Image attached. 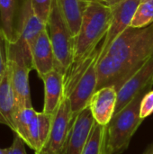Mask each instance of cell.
Wrapping results in <instances>:
<instances>
[{
  "mask_svg": "<svg viewBox=\"0 0 153 154\" xmlns=\"http://www.w3.org/2000/svg\"><path fill=\"white\" fill-rule=\"evenodd\" d=\"M153 23L143 28L129 27L110 47L100 53L97 89L114 87L117 91L152 55Z\"/></svg>",
  "mask_w": 153,
  "mask_h": 154,
  "instance_id": "cell-1",
  "label": "cell"
},
{
  "mask_svg": "<svg viewBox=\"0 0 153 154\" xmlns=\"http://www.w3.org/2000/svg\"><path fill=\"white\" fill-rule=\"evenodd\" d=\"M100 46L84 58L73 61L64 76V96L70 102L73 117L88 106L97 88V60Z\"/></svg>",
  "mask_w": 153,
  "mask_h": 154,
  "instance_id": "cell-2",
  "label": "cell"
},
{
  "mask_svg": "<svg viewBox=\"0 0 153 154\" xmlns=\"http://www.w3.org/2000/svg\"><path fill=\"white\" fill-rule=\"evenodd\" d=\"M152 86L151 84L144 88L127 106L115 114L106 126L103 154H121L128 148L133 134L143 122L140 117L142 99Z\"/></svg>",
  "mask_w": 153,
  "mask_h": 154,
  "instance_id": "cell-3",
  "label": "cell"
},
{
  "mask_svg": "<svg viewBox=\"0 0 153 154\" xmlns=\"http://www.w3.org/2000/svg\"><path fill=\"white\" fill-rule=\"evenodd\" d=\"M112 19V8L102 0H92L82 16L80 27L75 37L74 60H78L99 46L105 39Z\"/></svg>",
  "mask_w": 153,
  "mask_h": 154,
  "instance_id": "cell-4",
  "label": "cell"
},
{
  "mask_svg": "<svg viewBox=\"0 0 153 154\" xmlns=\"http://www.w3.org/2000/svg\"><path fill=\"white\" fill-rule=\"evenodd\" d=\"M46 25L54 53V69L65 76L74 60L75 38L58 0H52Z\"/></svg>",
  "mask_w": 153,
  "mask_h": 154,
  "instance_id": "cell-5",
  "label": "cell"
},
{
  "mask_svg": "<svg viewBox=\"0 0 153 154\" xmlns=\"http://www.w3.org/2000/svg\"><path fill=\"white\" fill-rule=\"evenodd\" d=\"M52 117L53 116L42 111H35L33 107L19 109L14 116V131L13 133L37 153L48 140Z\"/></svg>",
  "mask_w": 153,
  "mask_h": 154,
  "instance_id": "cell-6",
  "label": "cell"
},
{
  "mask_svg": "<svg viewBox=\"0 0 153 154\" xmlns=\"http://www.w3.org/2000/svg\"><path fill=\"white\" fill-rule=\"evenodd\" d=\"M46 26V23L35 14L31 0H23L16 24V40L13 43L5 42L6 52L23 55L32 61V46Z\"/></svg>",
  "mask_w": 153,
  "mask_h": 154,
  "instance_id": "cell-7",
  "label": "cell"
},
{
  "mask_svg": "<svg viewBox=\"0 0 153 154\" xmlns=\"http://www.w3.org/2000/svg\"><path fill=\"white\" fill-rule=\"evenodd\" d=\"M73 119L69 99L64 96L60 106L53 115L48 140L42 149L35 154H63Z\"/></svg>",
  "mask_w": 153,
  "mask_h": 154,
  "instance_id": "cell-8",
  "label": "cell"
},
{
  "mask_svg": "<svg viewBox=\"0 0 153 154\" xmlns=\"http://www.w3.org/2000/svg\"><path fill=\"white\" fill-rule=\"evenodd\" d=\"M140 4L141 0H126L112 8V19L107 33L100 45V53H104L114 41L130 27Z\"/></svg>",
  "mask_w": 153,
  "mask_h": 154,
  "instance_id": "cell-9",
  "label": "cell"
},
{
  "mask_svg": "<svg viewBox=\"0 0 153 154\" xmlns=\"http://www.w3.org/2000/svg\"><path fill=\"white\" fill-rule=\"evenodd\" d=\"M7 65L10 69L11 84L17 110L32 107L29 85V73L32 70V66L22 60H7Z\"/></svg>",
  "mask_w": 153,
  "mask_h": 154,
  "instance_id": "cell-10",
  "label": "cell"
},
{
  "mask_svg": "<svg viewBox=\"0 0 153 154\" xmlns=\"http://www.w3.org/2000/svg\"><path fill=\"white\" fill-rule=\"evenodd\" d=\"M151 84H153V55L117 91L115 113L122 110L140 91Z\"/></svg>",
  "mask_w": 153,
  "mask_h": 154,
  "instance_id": "cell-11",
  "label": "cell"
},
{
  "mask_svg": "<svg viewBox=\"0 0 153 154\" xmlns=\"http://www.w3.org/2000/svg\"><path fill=\"white\" fill-rule=\"evenodd\" d=\"M94 125L95 119L87 106L74 117L63 154H83Z\"/></svg>",
  "mask_w": 153,
  "mask_h": 154,
  "instance_id": "cell-12",
  "label": "cell"
},
{
  "mask_svg": "<svg viewBox=\"0 0 153 154\" xmlns=\"http://www.w3.org/2000/svg\"><path fill=\"white\" fill-rule=\"evenodd\" d=\"M117 90L114 87H104L97 89L89 101V109L95 122L106 126L115 113Z\"/></svg>",
  "mask_w": 153,
  "mask_h": 154,
  "instance_id": "cell-13",
  "label": "cell"
},
{
  "mask_svg": "<svg viewBox=\"0 0 153 154\" xmlns=\"http://www.w3.org/2000/svg\"><path fill=\"white\" fill-rule=\"evenodd\" d=\"M31 53L32 69L37 72L41 79L54 69L55 59L47 26L41 31L33 42Z\"/></svg>",
  "mask_w": 153,
  "mask_h": 154,
  "instance_id": "cell-14",
  "label": "cell"
},
{
  "mask_svg": "<svg viewBox=\"0 0 153 154\" xmlns=\"http://www.w3.org/2000/svg\"><path fill=\"white\" fill-rule=\"evenodd\" d=\"M41 80L44 85V103L42 112L53 116L64 97V75L53 69Z\"/></svg>",
  "mask_w": 153,
  "mask_h": 154,
  "instance_id": "cell-15",
  "label": "cell"
},
{
  "mask_svg": "<svg viewBox=\"0 0 153 154\" xmlns=\"http://www.w3.org/2000/svg\"><path fill=\"white\" fill-rule=\"evenodd\" d=\"M17 112L14 90L11 84L10 69L7 65L0 82V124L14 131V116Z\"/></svg>",
  "mask_w": 153,
  "mask_h": 154,
  "instance_id": "cell-16",
  "label": "cell"
},
{
  "mask_svg": "<svg viewBox=\"0 0 153 154\" xmlns=\"http://www.w3.org/2000/svg\"><path fill=\"white\" fill-rule=\"evenodd\" d=\"M16 0H0V29L5 42L16 40Z\"/></svg>",
  "mask_w": 153,
  "mask_h": 154,
  "instance_id": "cell-17",
  "label": "cell"
},
{
  "mask_svg": "<svg viewBox=\"0 0 153 154\" xmlns=\"http://www.w3.org/2000/svg\"><path fill=\"white\" fill-rule=\"evenodd\" d=\"M74 36L78 32L82 16L92 0H58Z\"/></svg>",
  "mask_w": 153,
  "mask_h": 154,
  "instance_id": "cell-18",
  "label": "cell"
},
{
  "mask_svg": "<svg viewBox=\"0 0 153 154\" xmlns=\"http://www.w3.org/2000/svg\"><path fill=\"white\" fill-rule=\"evenodd\" d=\"M105 130L106 126H102L95 122L83 154H103Z\"/></svg>",
  "mask_w": 153,
  "mask_h": 154,
  "instance_id": "cell-19",
  "label": "cell"
},
{
  "mask_svg": "<svg viewBox=\"0 0 153 154\" xmlns=\"http://www.w3.org/2000/svg\"><path fill=\"white\" fill-rule=\"evenodd\" d=\"M153 23V0L141 3L137 7L130 27L143 28Z\"/></svg>",
  "mask_w": 153,
  "mask_h": 154,
  "instance_id": "cell-20",
  "label": "cell"
},
{
  "mask_svg": "<svg viewBox=\"0 0 153 154\" xmlns=\"http://www.w3.org/2000/svg\"><path fill=\"white\" fill-rule=\"evenodd\" d=\"M31 3L35 14L47 24L52 0H31Z\"/></svg>",
  "mask_w": 153,
  "mask_h": 154,
  "instance_id": "cell-21",
  "label": "cell"
},
{
  "mask_svg": "<svg viewBox=\"0 0 153 154\" xmlns=\"http://www.w3.org/2000/svg\"><path fill=\"white\" fill-rule=\"evenodd\" d=\"M153 114V89L147 92L141 102L140 106V117L144 120Z\"/></svg>",
  "mask_w": 153,
  "mask_h": 154,
  "instance_id": "cell-22",
  "label": "cell"
},
{
  "mask_svg": "<svg viewBox=\"0 0 153 154\" xmlns=\"http://www.w3.org/2000/svg\"><path fill=\"white\" fill-rule=\"evenodd\" d=\"M7 67V55H6V45L4 35L0 29V82L5 72Z\"/></svg>",
  "mask_w": 153,
  "mask_h": 154,
  "instance_id": "cell-23",
  "label": "cell"
},
{
  "mask_svg": "<svg viewBox=\"0 0 153 154\" xmlns=\"http://www.w3.org/2000/svg\"><path fill=\"white\" fill-rule=\"evenodd\" d=\"M7 149H8V154H27L24 142L17 134L14 135L13 143Z\"/></svg>",
  "mask_w": 153,
  "mask_h": 154,
  "instance_id": "cell-24",
  "label": "cell"
},
{
  "mask_svg": "<svg viewBox=\"0 0 153 154\" xmlns=\"http://www.w3.org/2000/svg\"><path fill=\"white\" fill-rule=\"evenodd\" d=\"M102 1H103V3L105 5H106L110 8H113L115 5H119V4H121V3H123V2H124L126 0H102Z\"/></svg>",
  "mask_w": 153,
  "mask_h": 154,
  "instance_id": "cell-25",
  "label": "cell"
},
{
  "mask_svg": "<svg viewBox=\"0 0 153 154\" xmlns=\"http://www.w3.org/2000/svg\"><path fill=\"white\" fill-rule=\"evenodd\" d=\"M142 154H153V143L151 144Z\"/></svg>",
  "mask_w": 153,
  "mask_h": 154,
  "instance_id": "cell-26",
  "label": "cell"
},
{
  "mask_svg": "<svg viewBox=\"0 0 153 154\" xmlns=\"http://www.w3.org/2000/svg\"><path fill=\"white\" fill-rule=\"evenodd\" d=\"M0 154H8V149L0 148Z\"/></svg>",
  "mask_w": 153,
  "mask_h": 154,
  "instance_id": "cell-27",
  "label": "cell"
},
{
  "mask_svg": "<svg viewBox=\"0 0 153 154\" xmlns=\"http://www.w3.org/2000/svg\"><path fill=\"white\" fill-rule=\"evenodd\" d=\"M146 1H149V0H141V3H143V2H146Z\"/></svg>",
  "mask_w": 153,
  "mask_h": 154,
  "instance_id": "cell-28",
  "label": "cell"
},
{
  "mask_svg": "<svg viewBox=\"0 0 153 154\" xmlns=\"http://www.w3.org/2000/svg\"><path fill=\"white\" fill-rule=\"evenodd\" d=\"M152 55H153V47H152Z\"/></svg>",
  "mask_w": 153,
  "mask_h": 154,
  "instance_id": "cell-29",
  "label": "cell"
}]
</instances>
